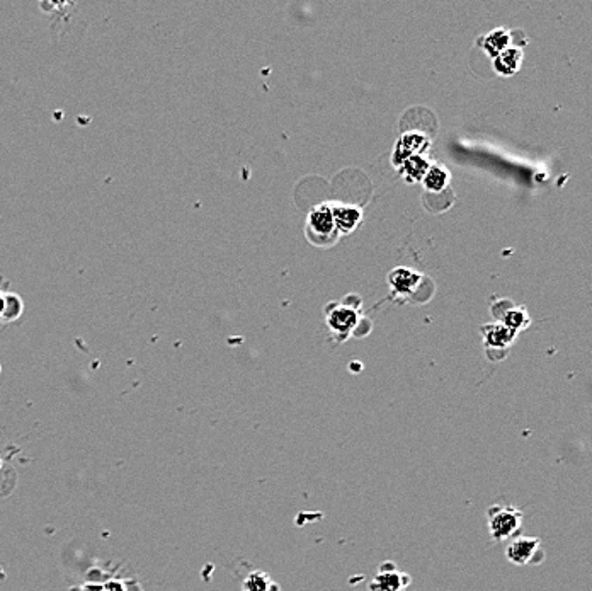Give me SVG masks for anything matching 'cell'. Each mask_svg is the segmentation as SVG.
<instances>
[{
	"label": "cell",
	"instance_id": "1",
	"mask_svg": "<svg viewBox=\"0 0 592 591\" xmlns=\"http://www.w3.org/2000/svg\"><path fill=\"white\" fill-rule=\"evenodd\" d=\"M524 513L514 504H494L487 511L490 537L495 542L514 539L522 528Z\"/></svg>",
	"mask_w": 592,
	"mask_h": 591
},
{
	"label": "cell",
	"instance_id": "2",
	"mask_svg": "<svg viewBox=\"0 0 592 591\" xmlns=\"http://www.w3.org/2000/svg\"><path fill=\"white\" fill-rule=\"evenodd\" d=\"M538 552H541V540L538 537L516 535L506 547V558L510 564L526 566V564H536Z\"/></svg>",
	"mask_w": 592,
	"mask_h": 591
},
{
	"label": "cell",
	"instance_id": "3",
	"mask_svg": "<svg viewBox=\"0 0 592 591\" xmlns=\"http://www.w3.org/2000/svg\"><path fill=\"white\" fill-rule=\"evenodd\" d=\"M412 578L404 571H398L393 562H383L370 583V591H405Z\"/></svg>",
	"mask_w": 592,
	"mask_h": 591
},
{
	"label": "cell",
	"instance_id": "4",
	"mask_svg": "<svg viewBox=\"0 0 592 591\" xmlns=\"http://www.w3.org/2000/svg\"><path fill=\"white\" fill-rule=\"evenodd\" d=\"M243 591H281V588L268 574L262 573V571H255V573L249 574V578L243 583Z\"/></svg>",
	"mask_w": 592,
	"mask_h": 591
},
{
	"label": "cell",
	"instance_id": "5",
	"mask_svg": "<svg viewBox=\"0 0 592 591\" xmlns=\"http://www.w3.org/2000/svg\"><path fill=\"white\" fill-rule=\"evenodd\" d=\"M312 227L320 234H331L334 229V218H332L331 211L327 208H320L315 210L312 215Z\"/></svg>",
	"mask_w": 592,
	"mask_h": 591
},
{
	"label": "cell",
	"instance_id": "6",
	"mask_svg": "<svg viewBox=\"0 0 592 591\" xmlns=\"http://www.w3.org/2000/svg\"><path fill=\"white\" fill-rule=\"evenodd\" d=\"M358 218H359L358 211H353V210L335 211V222H337V225L344 230L353 229V227L356 225V222H358Z\"/></svg>",
	"mask_w": 592,
	"mask_h": 591
},
{
	"label": "cell",
	"instance_id": "7",
	"mask_svg": "<svg viewBox=\"0 0 592 591\" xmlns=\"http://www.w3.org/2000/svg\"><path fill=\"white\" fill-rule=\"evenodd\" d=\"M353 322H354L353 312L340 311V312H335L334 317H332V324H334L337 329H347V327H349Z\"/></svg>",
	"mask_w": 592,
	"mask_h": 591
},
{
	"label": "cell",
	"instance_id": "8",
	"mask_svg": "<svg viewBox=\"0 0 592 591\" xmlns=\"http://www.w3.org/2000/svg\"><path fill=\"white\" fill-rule=\"evenodd\" d=\"M425 184H427V186L432 188V189H441L444 184V174L441 171H437V169H434V171L429 174L427 179H425Z\"/></svg>",
	"mask_w": 592,
	"mask_h": 591
}]
</instances>
